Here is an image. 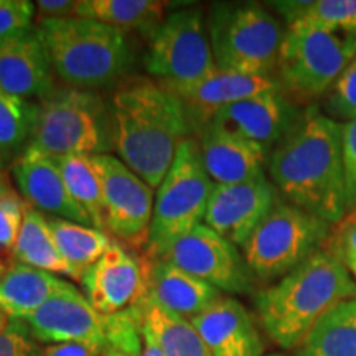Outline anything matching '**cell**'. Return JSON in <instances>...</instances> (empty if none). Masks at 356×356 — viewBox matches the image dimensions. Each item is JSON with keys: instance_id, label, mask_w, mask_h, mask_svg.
Instances as JSON below:
<instances>
[{"instance_id": "obj_1", "label": "cell", "mask_w": 356, "mask_h": 356, "mask_svg": "<svg viewBox=\"0 0 356 356\" xmlns=\"http://www.w3.org/2000/svg\"><path fill=\"white\" fill-rule=\"evenodd\" d=\"M343 124L309 104L269 154L267 167L289 203L337 226L348 215Z\"/></svg>"}, {"instance_id": "obj_2", "label": "cell", "mask_w": 356, "mask_h": 356, "mask_svg": "<svg viewBox=\"0 0 356 356\" xmlns=\"http://www.w3.org/2000/svg\"><path fill=\"white\" fill-rule=\"evenodd\" d=\"M108 111L118 159L159 188L190 126L181 101L159 81L136 76L114 89Z\"/></svg>"}, {"instance_id": "obj_3", "label": "cell", "mask_w": 356, "mask_h": 356, "mask_svg": "<svg viewBox=\"0 0 356 356\" xmlns=\"http://www.w3.org/2000/svg\"><path fill=\"white\" fill-rule=\"evenodd\" d=\"M356 280L333 243L256 296L262 330L282 350L299 348L314 325L341 302L355 299Z\"/></svg>"}, {"instance_id": "obj_4", "label": "cell", "mask_w": 356, "mask_h": 356, "mask_svg": "<svg viewBox=\"0 0 356 356\" xmlns=\"http://www.w3.org/2000/svg\"><path fill=\"white\" fill-rule=\"evenodd\" d=\"M35 26L55 73L76 89L113 83L132 63L126 35L111 25L73 15Z\"/></svg>"}, {"instance_id": "obj_5", "label": "cell", "mask_w": 356, "mask_h": 356, "mask_svg": "<svg viewBox=\"0 0 356 356\" xmlns=\"http://www.w3.org/2000/svg\"><path fill=\"white\" fill-rule=\"evenodd\" d=\"M355 58L356 30L287 25L275 68L279 84L293 101H317Z\"/></svg>"}, {"instance_id": "obj_6", "label": "cell", "mask_w": 356, "mask_h": 356, "mask_svg": "<svg viewBox=\"0 0 356 356\" xmlns=\"http://www.w3.org/2000/svg\"><path fill=\"white\" fill-rule=\"evenodd\" d=\"M26 149L61 159L102 155L113 149L109 111L84 89L53 91L38 102L32 139Z\"/></svg>"}, {"instance_id": "obj_7", "label": "cell", "mask_w": 356, "mask_h": 356, "mask_svg": "<svg viewBox=\"0 0 356 356\" xmlns=\"http://www.w3.org/2000/svg\"><path fill=\"white\" fill-rule=\"evenodd\" d=\"M213 185L215 184L204 170L198 142L185 139L155 193L154 215L147 239L150 259L165 254L181 236L202 225Z\"/></svg>"}, {"instance_id": "obj_8", "label": "cell", "mask_w": 356, "mask_h": 356, "mask_svg": "<svg viewBox=\"0 0 356 356\" xmlns=\"http://www.w3.org/2000/svg\"><path fill=\"white\" fill-rule=\"evenodd\" d=\"M208 35L218 70L270 76L277 68L284 32L279 20L264 7L216 6L208 20Z\"/></svg>"}, {"instance_id": "obj_9", "label": "cell", "mask_w": 356, "mask_h": 356, "mask_svg": "<svg viewBox=\"0 0 356 356\" xmlns=\"http://www.w3.org/2000/svg\"><path fill=\"white\" fill-rule=\"evenodd\" d=\"M333 225L289 202H279L241 248L252 275L282 279L327 246Z\"/></svg>"}, {"instance_id": "obj_10", "label": "cell", "mask_w": 356, "mask_h": 356, "mask_svg": "<svg viewBox=\"0 0 356 356\" xmlns=\"http://www.w3.org/2000/svg\"><path fill=\"white\" fill-rule=\"evenodd\" d=\"M145 68L173 95L216 73L208 26L198 8H181L163 20L150 40Z\"/></svg>"}, {"instance_id": "obj_11", "label": "cell", "mask_w": 356, "mask_h": 356, "mask_svg": "<svg viewBox=\"0 0 356 356\" xmlns=\"http://www.w3.org/2000/svg\"><path fill=\"white\" fill-rule=\"evenodd\" d=\"M173 266L228 293H249L254 275L239 248L226 241L204 222L195 226L170 246L163 256Z\"/></svg>"}, {"instance_id": "obj_12", "label": "cell", "mask_w": 356, "mask_h": 356, "mask_svg": "<svg viewBox=\"0 0 356 356\" xmlns=\"http://www.w3.org/2000/svg\"><path fill=\"white\" fill-rule=\"evenodd\" d=\"M92 160L102 181L104 231L122 241L147 244L154 215V188L114 155H92Z\"/></svg>"}, {"instance_id": "obj_13", "label": "cell", "mask_w": 356, "mask_h": 356, "mask_svg": "<svg viewBox=\"0 0 356 356\" xmlns=\"http://www.w3.org/2000/svg\"><path fill=\"white\" fill-rule=\"evenodd\" d=\"M277 202L275 185L266 175L233 185L215 184L203 222L243 248Z\"/></svg>"}, {"instance_id": "obj_14", "label": "cell", "mask_w": 356, "mask_h": 356, "mask_svg": "<svg viewBox=\"0 0 356 356\" xmlns=\"http://www.w3.org/2000/svg\"><path fill=\"white\" fill-rule=\"evenodd\" d=\"M79 284L99 314H121L145 299L147 262L113 241L104 256L83 274Z\"/></svg>"}, {"instance_id": "obj_15", "label": "cell", "mask_w": 356, "mask_h": 356, "mask_svg": "<svg viewBox=\"0 0 356 356\" xmlns=\"http://www.w3.org/2000/svg\"><path fill=\"white\" fill-rule=\"evenodd\" d=\"M12 177L20 197L35 210L58 220L92 226L89 218L71 198L56 157L26 149L12 163Z\"/></svg>"}, {"instance_id": "obj_16", "label": "cell", "mask_w": 356, "mask_h": 356, "mask_svg": "<svg viewBox=\"0 0 356 356\" xmlns=\"http://www.w3.org/2000/svg\"><path fill=\"white\" fill-rule=\"evenodd\" d=\"M302 111L282 92V88L231 104L221 109L211 121H216L239 136L273 152L282 137L299 119Z\"/></svg>"}, {"instance_id": "obj_17", "label": "cell", "mask_w": 356, "mask_h": 356, "mask_svg": "<svg viewBox=\"0 0 356 356\" xmlns=\"http://www.w3.org/2000/svg\"><path fill=\"white\" fill-rule=\"evenodd\" d=\"M198 147L213 184L233 185L264 175L269 152L216 121L200 129Z\"/></svg>"}, {"instance_id": "obj_18", "label": "cell", "mask_w": 356, "mask_h": 356, "mask_svg": "<svg viewBox=\"0 0 356 356\" xmlns=\"http://www.w3.org/2000/svg\"><path fill=\"white\" fill-rule=\"evenodd\" d=\"M53 65L37 26L0 40V89L24 99L53 92Z\"/></svg>"}, {"instance_id": "obj_19", "label": "cell", "mask_w": 356, "mask_h": 356, "mask_svg": "<svg viewBox=\"0 0 356 356\" xmlns=\"http://www.w3.org/2000/svg\"><path fill=\"white\" fill-rule=\"evenodd\" d=\"M190 322L211 356H264L266 345L254 318L233 297L222 296Z\"/></svg>"}, {"instance_id": "obj_20", "label": "cell", "mask_w": 356, "mask_h": 356, "mask_svg": "<svg viewBox=\"0 0 356 356\" xmlns=\"http://www.w3.org/2000/svg\"><path fill=\"white\" fill-rule=\"evenodd\" d=\"M279 88V81L270 76H251L218 70L213 76L198 83L197 86L177 92L175 96L184 104L188 124L195 122L202 129L221 109Z\"/></svg>"}, {"instance_id": "obj_21", "label": "cell", "mask_w": 356, "mask_h": 356, "mask_svg": "<svg viewBox=\"0 0 356 356\" xmlns=\"http://www.w3.org/2000/svg\"><path fill=\"white\" fill-rule=\"evenodd\" d=\"M222 292L185 273L165 259L147 262L145 299L184 318H195L210 309Z\"/></svg>"}, {"instance_id": "obj_22", "label": "cell", "mask_w": 356, "mask_h": 356, "mask_svg": "<svg viewBox=\"0 0 356 356\" xmlns=\"http://www.w3.org/2000/svg\"><path fill=\"white\" fill-rule=\"evenodd\" d=\"M66 280L47 270L13 262L0 277V310L12 320H25L43 307Z\"/></svg>"}, {"instance_id": "obj_23", "label": "cell", "mask_w": 356, "mask_h": 356, "mask_svg": "<svg viewBox=\"0 0 356 356\" xmlns=\"http://www.w3.org/2000/svg\"><path fill=\"white\" fill-rule=\"evenodd\" d=\"M136 309L139 312L142 332L152 337L163 356H211L188 318L172 314L147 299Z\"/></svg>"}, {"instance_id": "obj_24", "label": "cell", "mask_w": 356, "mask_h": 356, "mask_svg": "<svg viewBox=\"0 0 356 356\" xmlns=\"http://www.w3.org/2000/svg\"><path fill=\"white\" fill-rule=\"evenodd\" d=\"M12 259L13 262H20L35 269L78 280L76 273L71 269L56 246L50 220L30 204H26L24 225L12 251Z\"/></svg>"}, {"instance_id": "obj_25", "label": "cell", "mask_w": 356, "mask_h": 356, "mask_svg": "<svg viewBox=\"0 0 356 356\" xmlns=\"http://www.w3.org/2000/svg\"><path fill=\"white\" fill-rule=\"evenodd\" d=\"M296 356H356V297L325 314L296 350Z\"/></svg>"}, {"instance_id": "obj_26", "label": "cell", "mask_w": 356, "mask_h": 356, "mask_svg": "<svg viewBox=\"0 0 356 356\" xmlns=\"http://www.w3.org/2000/svg\"><path fill=\"white\" fill-rule=\"evenodd\" d=\"M165 3L157 0H79L76 15L121 30L152 32L163 24Z\"/></svg>"}, {"instance_id": "obj_27", "label": "cell", "mask_w": 356, "mask_h": 356, "mask_svg": "<svg viewBox=\"0 0 356 356\" xmlns=\"http://www.w3.org/2000/svg\"><path fill=\"white\" fill-rule=\"evenodd\" d=\"M48 220L61 256L76 273L78 282H81L83 274L96 261H99L113 244L109 234L79 222L58 220V218H48Z\"/></svg>"}, {"instance_id": "obj_28", "label": "cell", "mask_w": 356, "mask_h": 356, "mask_svg": "<svg viewBox=\"0 0 356 356\" xmlns=\"http://www.w3.org/2000/svg\"><path fill=\"white\" fill-rule=\"evenodd\" d=\"M38 102L0 89V167L13 163L32 139Z\"/></svg>"}, {"instance_id": "obj_29", "label": "cell", "mask_w": 356, "mask_h": 356, "mask_svg": "<svg viewBox=\"0 0 356 356\" xmlns=\"http://www.w3.org/2000/svg\"><path fill=\"white\" fill-rule=\"evenodd\" d=\"M71 198L81 208L95 228L104 231V198L101 175L92 155H70L58 159Z\"/></svg>"}, {"instance_id": "obj_30", "label": "cell", "mask_w": 356, "mask_h": 356, "mask_svg": "<svg viewBox=\"0 0 356 356\" xmlns=\"http://www.w3.org/2000/svg\"><path fill=\"white\" fill-rule=\"evenodd\" d=\"M287 25L305 24L325 30H356V0L274 2Z\"/></svg>"}, {"instance_id": "obj_31", "label": "cell", "mask_w": 356, "mask_h": 356, "mask_svg": "<svg viewBox=\"0 0 356 356\" xmlns=\"http://www.w3.org/2000/svg\"><path fill=\"white\" fill-rule=\"evenodd\" d=\"M320 111L332 121L346 124L356 119V58L323 96Z\"/></svg>"}, {"instance_id": "obj_32", "label": "cell", "mask_w": 356, "mask_h": 356, "mask_svg": "<svg viewBox=\"0 0 356 356\" xmlns=\"http://www.w3.org/2000/svg\"><path fill=\"white\" fill-rule=\"evenodd\" d=\"M25 210V200L15 191L7 190L0 195V251L12 254L24 225Z\"/></svg>"}, {"instance_id": "obj_33", "label": "cell", "mask_w": 356, "mask_h": 356, "mask_svg": "<svg viewBox=\"0 0 356 356\" xmlns=\"http://www.w3.org/2000/svg\"><path fill=\"white\" fill-rule=\"evenodd\" d=\"M35 3L29 0H0V40L35 29Z\"/></svg>"}, {"instance_id": "obj_34", "label": "cell", "mask_w": 356, "mask_h": 356, "mask_svg": "<svg viewBox=\"0 0 356 356\" xmlns=\"http://www.w3.org/2000/svg\"><path fill=\"white\" fill-rule=\"evenodd\" d=\"M0 356H42V348L20 320L0 332Z\"/></svg>"}, {"instance_id": "obj_35", "label": "cell", "mask_w": 356, "mask_h": 356, "mask_svg": "<svg viewBox=\"0 0 356 356\" xmlns=\"http://www.w3.org/2000/svg\"><path fill=\"white\" fill-rule=\"evenodd\" d=\"M343 167L348 213L356 210V119L343 124Z\"/></svg>"}, {"instance_id": "obj_36", "label": "cell", "mask_w": 356, "mask_h": 356, "mask_svg": "<svg viewBox=\"0 0 356 356\" xmlns=\"http://www.w3.org/2000/svg\"><path fill=\"white\" fill-rule=\"evenodd\" d=\"M332 243L356 280V215H351L350 220L340 222V229L333 233Z\"/></svg>"}, {"instance_id": "obj_37", "label": "cell", "mask_w": 356, "mask_h": 356, "mask_svg": "<svg viewBox=\"0 0 356 356\" xmlns=\"http://www.w3.org/2000/svg\"><path fill=\"white\" fill-rule=\"evenodd\" d=\"M109 346L113 345L104 340L68 341V343L44 346L42 356H101Z\"/></svg>"}, {"instance_id": "obj_38", "label": "cell", "mask_w": 356, "mask_h": 356, "mask_svg": "<svg viewBox=\"0 0 356 356\" xmlns=\"http://www.w3.org/2000/svg\"><path fill=\"white\" fill-rule=\"evenodd\" d=\"M78 2L74 0H38L35 2L37 12V24L44 20L66 19V17L76 15Z\"/></svg>"}, {"instance_id": "obj_39", "label": "cell", "mask_w": 356, "mask_h": 356, "mask_svg": "<svg viewBox=\"0 0 356 356\" xmlns=\"http://www.w3.org/2000/svg\"><path fill=\"white\" fill-rule=\"evenodd\" d=\"M142 338H144V346H142L140 356H163L162 351H160V348L157 346V343L152 340V337H149L147 333L142 332Z\"/></svg>"}, {"instance_id": "obj_40", "label": "cell", "mask_w": 356, "mask_h": 356, "mask_svg": "<svg viewBox=\"0 0 356 356\" xmlns=\"http://www.w3.org/2000/svg\"><path fill=\"white\" fill-rule=\"evenodd\" d=\"M142 351H132V350H126L121 348V346H109L108 350L104 351L101 356H140Z\"/></svg>"}, {"instance_id": "obj_41", "label": "cell", "mask_w": 356, "mask_h": 356, "mask_svg": "<svg viewBox=\"0 0 356 356\" xmlns=\"http://www.w3.org/2000/svg\"><path fill=\"white\" fill-rule=\"evenodd\" d=\"M12 323H13V320H12L10 317H8V315L6 314V312L0 310V332L7 330V328L10 327Z\"/></svg>"}, {"instance_id": "obj_42", "label": "cell", "mask_w": 356, "mask_h": 356, "mask_svg": "<svg viewBox=\"0 0 356 356\" xmlns=\"http://www.w3.org/2000/svg\"><path fill=\"white\" fill-rule=\"evenodd\" d=\"M7 190H10V188H8V186H7L6 180H3V177L0 175V195H2L3 191H7Z\"/></svg>"}, {"instance_id": "obj_43", "label": "cell", "mask_w": 356, "mask_h": 356, "mask_svg": "<svg viewBox=\"0 0 356 356\" xmlns=\"http://www.w3.org/2000/svg\"><path fill=\"white\" fill-rule=\"evenodd\" d=\"M6 270H7V267H6V264H3L2 257H0V277H2V275L6 274Z\"/></svg>"}, {"instance_id": "obj_44", "label": "cell", "mask_w": 356, "mask_h": 356, "mask_svg": "<svg viewBox=\"0 0 356 356\" xmlns=\"http://www.w3.org/2000/svg\"><path fill=\"white\" fill-rule=\"evenodd\" d=\"M267 356H289V355H284V353H273V355H267Z\"/></svg>"}, {"instance_id": "obj_45", "label": "cell", "mask_w": 356, "mask_h": 356, "mask_svg": "<svg viewBox=\"0 0 356 356\" xmlns=\"http://www.w3.org/2000/svg\"><path fill=\"white\" fill-rule=\"evenodd\" d=\"M351 215H356V210H355V211H353V213H351Z\"/></svg>"}]
</instances>
